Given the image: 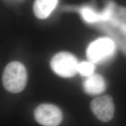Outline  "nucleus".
<instances>
[{
	"instance_id": "nucleus-3",
	"label": "nucleus",
	"mask_w": 126,
	"mask_h": 126,
	"mask_svg": "<svg viewBox=\"0 0 126 126\" xmlns=\"http://www.w3.org/2000/svg\"><path fill=\"white\" fill-rule=\"evenodd\" d=\"M115 45L110 39L103 37L91 43L86 50L88 60L93 63H100L106 61L114 53Z\"/></svg>"
},
{
	"instance_id": "nucleus-7",
	"label": "nucleus",
	"mask_w": 126,
	"mask_h": 126,
	"mask_svg": "<svg viewBox=\"0 0 126 126\" xmlns=\"http://www.w3.org/2000/svg\"><path fill=\"white\" fill-rule=\"evenodd\" d=\"M59 0H36L34 4V15L39 19L47 18L55 8Z\"/></svg>"
},
{
	"instance_id": "nucleus-6",
	"label": "nucleus",
	"mask_w": 126,
	"mask_h": 126,
	"mask_svg": "<svg viewBox=\"0 0 126 126\" xmlns=\"http://www.w3.org/2000/svg\"><path fill=\"white\" fill-rule=\"evenodd\" d=\"M83 88L88 94L95 95L102 94L106 89V82L101 75L93 74L83 82Z\"/></svg>"
},
{
	"instance_id": "nucleus-5",
	"label": "nucleus",
	"mask_w": 126,
	"mask_h": 126,
	"mask_svg": "<svg viewBox=\"0 0 126 126\" xmlns=\"http://www.w3.org/2000/svg\"><path fill=\"white\" fill-rule=\"evenodd\" d=\"M91 108L96 117L102 122H109L114 116V105L110 96L105 95L94 99L91 103Z\"/></svg>"
},
{
	"instance_id": "nucleus-1",
	"label": "nucleus",
	"mask_w": 126,
	"mask_h": 126,
	"mask_svg": "<svg viewBox=\"0 0 126 126\" xmlns=\"http://www.w3.org/2000/svg\"><path fill=\"white\" fill-rule=\"evenodd\" d=\"M2 82L9 92L19 93L22 91L27 82V73L24 65L18 61L8 64L3 73Z\"/></svg>"
},
{
	"instance_id": "nucleus-2",
	"label": "nucleus",
	"mask_w": 126,
	"mask_h": 126,
	"mask_svg": "<svg viewBox=\"0 0 126 126\" xmlns=\"http://www.w3.org/2000/svg\"><path fill=\"white\" fill-rule=\"evenodd\" d=\"M79 63L75 57L67 52H60L52 58L50 66L57 75L70 78L78 72Z\"/></svg>"
},
{
	"instance_id": "nucleus-8",
	"label": "nucleus",
	"mask_w": 126,
	"mask_h": 126,
	"mask_svg": "<svg viewBox=\"0 0 126 126\" xmlns=\"http://www.w3.org/2000/svg\"><path fill=\"white\" fill-rule=\"evenodd\" d=\"M94 63L91 61L86 62L83 61L79 63L78 66V72L84 77H89L94 74Z\"/></svg>"
},
{
	"instance_id": "nucleus-9",
	"label": "nucleus",
	"mask_w": 126,
	"mask_h": 126,
	"mask_svg": "<svg viewBox=\"0 0 126 126\" xmlns=\"http://www.w3.org/2000/svg\"><path fill=\"white\" fill-rule=\"evenodd\" d=\"M82 16L83 17V18L86 21L89 22L95 21L97 19V15L91 9L88 8H83L82 9Z\"/></svg>"
},
{
	"instance_id": "nucleus-4",
	"label": "nucleus",
	"mask_w": 126,
	"mask_h": 126,
	"mask_svg": "<svg viewBox=\"0 0 126 126\" xmlns=\"http://www.w3.org/2000/svg\"><path fill=\"white\" fill-rule=\"evenodd\" d=\"M36 122L43 126H58L62 121L61 110L51 104H42L34 110Z\"/></svg>"
}]
</instances>
